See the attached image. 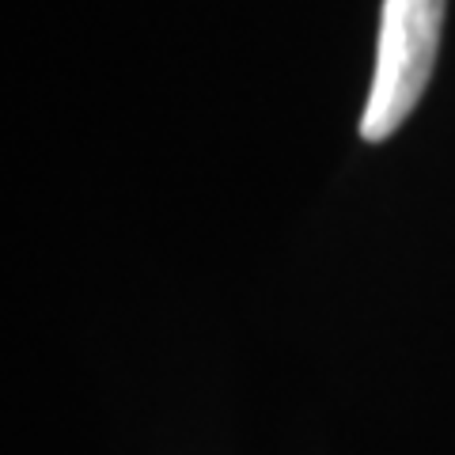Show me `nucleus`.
Here are the masks:
<instances>
[{
	"label": "nucleus",
	"instance_id": "f257e3e1",
	"mask_svg": "<svg viewBox=\"0 0 455 455\" xmlns=\"http://www.w3.org/2000/svg\"><path fill=\"white\" fill-rule=\"evenodd\" d=\"M444 0H383L372 88L361 114L364 140H387L418 107L433 76Z\"/></svg>",
	"mask_w": 455,
	"mask_h": 455
}]
</instances>
